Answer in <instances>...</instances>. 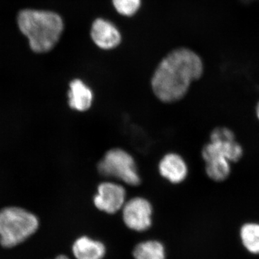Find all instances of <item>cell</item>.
Listing matches in <instances>:
<instances>
[{
    "label": "cell",
    "instance_id": "obj_1",
    "mask_svg": "<svg viewBox=\"0 0 259 259\" xmlns=\"http://www.w3.org/2000/svg\"><path fill=\"white\" fill-rule=\"evenodd\" d=\"M200 57L187 49L173 51L158 65L151 79L154 95L163 102L182 100L188 93L192 81L203 74Z\"/></svg>",
    "mask_w": 259,
    "mask_h": 259
},
{
    "label": "cell",
    "instance_id": "obj_2",
    "mask_svg": "<svg viewBox=\"0 0 259 259\" xmlns=\"http://www.w3.org/2000/svg\"><path fill=\"white\" fill-rule=\"evenodd\" d=\"M18 25L28 37L32 50L51 51L59 41L64 30L62 19L56 13L40 10H23L19 14Z\"/></svg>",
    "mask_w": 259,
    "mask_h": 259
},
{
    "label": "cell",
    "instance_id": "obj_3",
    "mask_svg": "<svg viewBox=\"0 0 259 259\" xmlns=\"http://www.w3.org/2000/svg\"><path fill=\"white\" fill-rule=\"evenodd\" d=\"M39 221L35 214L20 207L0 211V243L12 248L25 241L36 232Z\"/></svg>",
    "mask_w": 259,
    "mask_h": 259
},
{
    "label": "cell",
    "instance_id": "obj_4",
    "mask_svg": "<svg viewBox=\"0 0 259 259\" xmlns=\"http://www.w3.org/2000/svg\"><path fill=\"white\" fill-rule=\"evenodd\" d=\"M98 171L103 176L115 177L129 185L138 186L141 184L134 158L120 148L107 151L99 163Z\"/></svg>",
    "mask_w": 259,
    "mask_h": 259
},
{
    "label": "cell",
    "instance_id": "obj_5",
    "mask_svg": "<svg viewBox=\"0 0 259 259\" xmlns=\"http://www.w3.org/2000/svg\"><path fill=\"white\" fill-rule=\"evenodd\" d=\"M123 221L131 230L144 231L151 225L152 207L148 200L136 197L129 200L123 207Z\"/></svg>",
    "mask_w": 259,
    "mask_h": 259
},
{
    "label": "cell",
    "instance_id": "obj_6",
    "mask_svg": "<svg viewBox=\"0 0 259 259\" xmlns=\"http://www.w3.org/2000/svg\"><path fill=\"white\" fill-rule=\"evenodd\" d=\"M125 199V190L122 186L105 182L99 186L94 202L97 209L113 214L123 207Z\"/></svg>",
    "mask_w": 259,
    "mask_h": 259
},
{
    "label": "cell",
    "instance_id": "obj_7",
    "mask_svg": "<svg viewBox=\"0 0 259 259\" xmlns=\"http://www.w3.org/2000/svg\"><path fill=\"white\" fill-rule=\"evenodd\" d=\"M243 156V148L236 141H210L204 145L202 150V156L204 161L213 158H224L236 163Z\"/></svg>",
    "mask_w": 259,
    "mask_h": 259
},
{
    "label": "cell",
    "instance_id": "obj_8",
    "mask_svg": "<svg viewBox=\"0 0 259 259\" xmlns=\"http://www.w3.org/2000/svg\"><path fill=\"white\" fill-rule=\"evenodd\" d=\"M91 36L95 44L102 49L117 47L121 41V35L115 25L103 19H97L92 27Z\"/></svg>",
    "mask_w": 259,
    "mask_h": 259
},
{
    "label": "cell",
    "instance_id": "obj_9",
    "mask_svg": "<svg viewBox=\"0 0 259 259\" xmlns=\"http://www.w3.org/2000/svg\"><path fill=\"white\" fill-rule=\"evenodd\" d=\"M159 171L161 176L171 183L180 184L187 178L188 167L180 155L168 153L160 162Z\"/></svg>",
    "mask_w": 259,
    "mask_h": 259
},
{
    "label": "cell",
    "instance_id": "obj_10",
    "mask_svg": "<svg viewBox=\"0 0 259 259\" xmlns=\"http://www.w3.org/2000/svg\"><path fill=\"white\" fill-rule=\"evenodd\" d=\"M69 99L71 108L78 111H86L93 103V92L81 80L74 79L70 83Z\"/></svg>",
    "mask_w": 259,
    "mask_h": 259
},
{
    "label": "cell",
    "instance_id": "obj_11",
    "mask_svg": "<svg viewBox=\"0 0 259 259\" xmlns=\"http://www.w3.org/2000/svg\"><path fill=\"white\" fill-rule=\"evenodd\" d=\"M72 250L76 259H102L105 253L102 243L88 237H82L76 241Z\"/></svg>",
    "mask_w": 259,
    "mask_h": 259
},
{
    "label": "cell",
    "instance_id": "obj_12",
    "mask_svg": "<svg viewBox=\"0 0 259 259\" xmlns=\"http://www.w3.org/2000/svg\"><path fill=\"white\" fill-rule=\"evenodd\" d=\"M240 240L245 250L250 254L259 255V223L248 222L239 230Z\"/></svg>",
    "mask_w": 259,
    "mask_h": 259
},
{
    "label": "cell",
    "instance_id": "obj_13",
    "mask_svg": "<svg viewBox=\"0 0 259 259\" xmlns=\"http://www.w3.org/2000/svg\"><path fill=\"white\" fill-rule=\"evenodd\" d=\"M205 173L214 182H223L231 174V162L224 158H213L204 161Z\"/></svg>",
    "mask_w": 259,
    "mask_h": 259
},
{
    "label": "cell",
    "instance_id": "obj_14",
    "mask_svg": "<svg viewBox=\"0 0 259 259\" xmlns=\"http://www.w3.org/2000/svg\"><path fill=\"white\" fill-rule=\"evenodd\" d=\"M136 259H165L164 248L158 241H146L139 243L135 248Z\"/></svg>",
    "mask_w": 259,
    "mask_h": 259
},
{
    "label": "cell",
    "instance_id": "obj_15",
    "mask_svg": "<svg viewBox=\"0 0 259 259\" xmlns=\"http://www.w3.org/2000/svg\"><path fill=\"white\" fill-rule=\"evenodd\" d=\"M112 2L116 10L125 16L134 15L141 5V0H112Z\"/></svg>",
    "mask_w": 259,
    "mask_h": 259
},
{
    "label": "cell",
    "instance_id": "obj_16",
    "mask_svg": "<svg viewBox=\"0 0 259 259\" xmlns=\"http://www.w3.org/2000/svg\"><path fill=\"white\" fill-rule=\"evenodd\" d=\"M236 136L231 128L224 126H220L212 130L209 135L210 141H236Z\"/></svg>",
    "mask_w": 259,
    "mask_h": 259
},
{
    "label": "cell",
    "instance_id": "obj_17",
    "mask_svg": "<svg viewBox=\"0 0 259 259\" xmlns=\"http://www.w3.org/2000/svg\"><path fill=\"white\" fill-rule=\"evenodd\" d=\"M255 116L259 120V102L257 103L256 107H255Z\"/></svg>",
    "mask_w": 259,
    "mask_h": 259
},
{
    "label": "cell",
    "instance_id": "obj_18",
    "mask_svg": "<svg viewBox=\"0 0 259 259\" xmlns=\"http://www.w3.org/2000/svg\"><path fill=\"white\" fill-rule=\"evenodd\" d=\"M55 259H69L67 258V257L65 256V255H59V256H58L57 258H56Z\"/></svg>",
    "mask_w": 259,
    "mask_h": 259
}]
</instances>
